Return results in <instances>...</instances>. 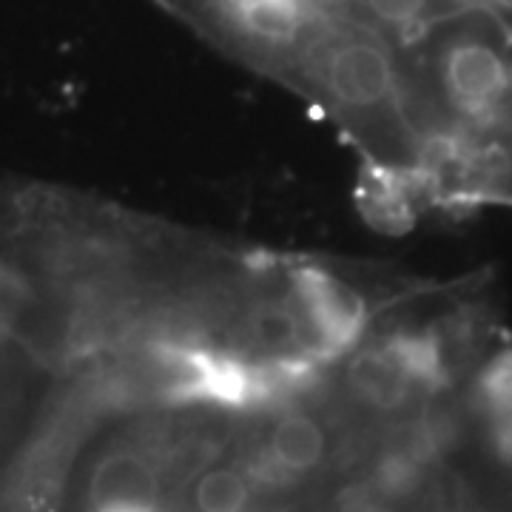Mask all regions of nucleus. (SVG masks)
<instances>
[{
	"label": "nucleus",
	"mask_w": 512,
	"mask_h": 512,
	"mask_svg": "<svg viewBox=\"0 0 512 512\" xmlns=\"http://www.w3.org/2000/svg\"><path fill=\"white\" fill-rule=\"evenodd\" d=\"M220 55L291 89L353 0H151Z\"/></svg>",
	"instance_id": "f257e3e1"
},
{
	"label": "nucleus",
	"mask_w": 512,
	"mask_h": 512,
	"mask_svg": "<svg viewBox=\"0 0 512 512\" xmlns=\"http://www.w3.org/2000/svg\"><path fill=\"white\" fill-rule=\"evenodd\" d=\"M330 458V430L311 407H285L268 424L256 450V467L271 484H296L319 473Z\"/></svg>",
	"instance_id": "f03ea898"
},
{
	"label": "nucleus",
	"mask_w": 512,
	"mask_h": 512,
	"mask_svg": "<svg viewBox=\"0 0 512 512\" xmlns=\"http://www.w3.org/2000/svg\"><path fill=\"white\" fill-rule=\"evenodd\" d=\"M163 507V470L157 458L134 444H114L86 476L83 510L114 512Z\"/></svg>",
	"instance_id": "7ed1b4c3"
},
{
	"label": "nucleus",
	"mask_w": 512,
	"mask_h": 512,
	"mask_svg": "<svg viewBox=\"0 0 512 512\" xmlns=\"http://www.w3.org/2000/svg\"><path fill=\"white\" fill-rule=\"evenodd\" d=\"M256 481L251 470L237 464H214L194 478V512H248L254 504Z\"/></svg>",
	"instance_id": "20e7f679"
},
{
	"label": "nucleus",
	"mask_w": 512,
	"mask_h": 512,
	"mask_svg": "<svg viewBox=\"0 0 512 512\" xmlns=\"http://www.w3.org/2000/svg\"><path fill=\"white\" fill-rule=\"evenodd\" d=\"M478 3L512 29V0H478Z\"/></svg>",
	"instance_id": "39448f33"
}]
</instances>
